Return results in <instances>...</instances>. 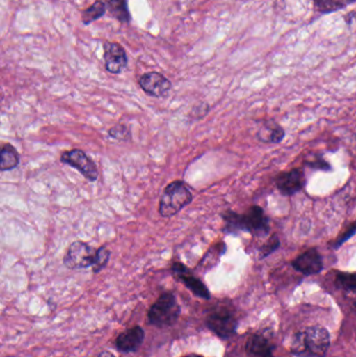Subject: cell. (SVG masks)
Instances as JSON below:
<instances>
[{
    "label": "cell",
    "instance_id": "cell-1",
    "mask_svg": "<svg viewBox=\"0 0 356 357\" xmlns=\"http://www.w3.org/2000/svg\"><path fill=\"white\" fill-rule=\"evenodd\" d=\"M225 221L224 232L236 234L239 232H249L254 234H266L270 230L268 219L264 209L253 206L245 213L238 214L234 211L228 210L222 213Z\"/></svg>",
    "mask_w": 356,
    "mask_h": 357
},
{
    "label": "cell",
    "instance_id": "cell-2",
    "mask_svg": "<svg viewBox=\"0 0 356 357\" xmlns=\"http://www.w3.org/2000/svg\"><path fill=\"white\" fill-rule=\"evenodd\" d=\"M329 344L328 331L321 326H314L296 334L291 352L300 357H325Z\"/></svg>",
    "mask_w": 356,
    "mask_h": 357
},
{
    "label": "cell",
    "instance_id": "cell-3",
    "mask_svg": "<svg viewBox=\"0 0 356 357\" xmlns=\"http://www.w3.org/2000/svg\"><path fill=\"white\" fill-rule=\"evenodd\" d=\"M193 200L191 188L184 181L176 180L168 184L160 198L158 212L162 217L174 216Z\"/></svg>",
    "mask_w": 356,
    "mask_h": 357
},
{
    "label": "cell",
    "instance_id": "cell-4",
    "mask_svg": "<svg viewBox=\"0 0 356 357\" xmlns=\"http://www.w3.org/2000/svg\"><path fill=\"white\" fill-rule=\"evenodd\" d=\"M181 308L172 292L161 294L149 311V322L157 327H168L176 323Z\"/></svg>",
    "mask_w": 356,
    "mask_h": 357
},
{
    "label": "cell",
    "instance_id": "cell-5",
    "mask_svg": "<svg viewBox=\"0 0 356 357\" xmlns=\"http://www.w3.org/2000/svg\"><path fill=\"white\" fill-rule=\"evenodd\" d=\"M97 248L87 242L76 240L70 244L64 255V265L70 269H87L92 267L97 257Z\"/></svg>",
    "mask_w": 356,
    "mask_h": 357
},
{
    "label": "cell",
    "instance_id": "cell-6",
    "mask_svg": "<svg viewBox=\"0 0 356 357\" xmlns=\"http://www.w3.org/2000/svg\"><path fill=\"white\" fill-rule=\"evenodd\" d=\"M61 161L68 166L78 169L88 181L95 182L99 179V169L95 161L84 152L74 148L61 154Z\"/></svg>",
    "mask_w": 356,
    "mask_h": 357
},
{
    "label": "cell",
    "instance_id": "cell-7",
    "mask_svg": "<svg viewBox=\"0 0 356 357\" xmlns=\"http://www.w3.org/2000/svg\"><path fill=\"white\" fill-rule=\"evenodd\" d=\"M207 326L216 335L228 338L236 330L237 321L234 315L228 309L218 308L208 315Z\"/></svg>",
    "mask_w": 356,
    "mask_h": 357
},
{
    "label": "cell",
    "instance_id": "cell-8",
    "mask_svg": "<svg viewBox=\"0 0 356 357\" xmlns=\"http://www.w3.org/2000/svg\"><path fill=\"white\" fill-rule=\"evenodd\" d=\"M139 86L149 95L153 97H162L172 89V81L162 73L151 71L141 75Z\"/></svg>",
    "mask_w": 356,
    "mask_h": 357
},
{
    "label": "cell",
    "instance_id": "cell-9",
    "mask_svg": "<svg viewBox=\"0 0 356 357\" xmlns=\"http://www.w3.org/2000/svg\"><path fill=\"white\" fill-rule=\"evenodd\" d=\"M104 60L107 71L113 74L122 72L128 66V56L126 50L116 42H105L104 44Z\"/></svg>",
    "mask_w": 356,
    "mask_h": 357
},
{
    "label": "cell",
    "instance_id": "cell-10",
    "mask_svg": "<svg viewBox=\"0 0 356 357\" xmlns=\"http://www.w3.org/2000/svg\"><path fill=\"white\" fill-rule=\"evenodd\" d=\"M275 183L283 196H293L303 189L306 184V177L303 170L295 168L277 175Z\"/></svg>",
    "mask_w": 356,
    "mask_h": 357
},
{
    "label": "cell",
    "instance_id": "cell-11",
    "mask_svg": "<svg viewBox=\"0 0 356 357\" xmlns=\"http://www.w3.org/2000/svg\"><path fill=\"white\" fill-rule=\"evenodd\" d=\"M172 273L177 276L180 281L183 282L185 286L199 298L209 300L210 292L205 284L191 273V271L180 262H174L172 267Z\"/></svg>",
    "mask_w": 356,
    "mask_h": 357
},
{
    "label": "cell",
    "instance_id": "cell-12",
    "mask_svg": "<svg viewBox=\"0 0 356 357\" xmlns=\"http://www.w3.org/2000/svg\"><path fill=\"white\" fill-rule=\"evenodd\" d=\"M293 269L303 275H316L323 269V259L316 248L305 251L291 262Z\"/></svg>",
    "mask_w": 356,
    "mask_h": 357
},
{
    "label": "cell",
    "instance_id": "cell-13",
    "mask_svg": "<svg viewBox=\"0 0 356 357\" xmlns=\"http://www.w3.org/2000/svg\"><path fill=\"white\" fill-rule=\"evenodd\" d=\"M143 340H145V330L136 326L120 333L116 338L115 344L122 352H133L141 346Z\"/></svg>",
    "mask_w": 356,
    "mask_h": 357
},
{
    "label": "cell",
    "instance_id": "cell-14",
    "mask_svg": "<svg viewBox=\"0 0 356 357\" xmlns=\"http://www.w3.org/2000/svg\"><path fill=\"white\" fill-rule=\"evenodd\" d=\"M245 350L249 357H274L272 344L262 334H254L248 340Z\"/></svg>",
    "mask_w": 356,
    "mask_h": 357
},
{
    "label": "cell",
    "instance_id": "cell-15",
    "mask_svg": "<svg viewBox=\"0 0 356 357\" xmlns=\"http://www.w3.org/2000/svg\"><path fill=\"white\" fill-rule=\"evenodd\" d=\"M20 163V154L11 143L3 144L0 152V170L8 171L16 168Z\"/></svg>",
    "mask_w": 356,
    "mask_h": 357
},
{
    "label": "cell",
    "instance_id": "cell-16",
    "mask_svg": "<svg viewBox=\"0 0 356 357\" xmlns=\"http://www.w3.org/2000/svg\"><path fill=\"white\" fill-rule=\"evenodd\" d=\"M106 4L110 16L122 23H129L131 21L130 10L127 0H102Z\"/></svg>",
    "mask_w": 356,
    "mask_h": 357
},
{
    "label": "cell",
    "instance_id": "cell-17",
    "mask_svg": "<svg viewBox=\"0 0 356 357\" xmlns=\"http://www.w3.org/2000/svg\"><path fill=\"white\" fill-rule=\"evenodd\" d=\"M284 136V129L276 123H268L264 125L258 133V138L261 141L272 142V143H280Z\"/></svg>",
    "mask_w": 356,
    "mask_h": 357
},
{
    "label": "cell",
    "instance_id": "cell-18",
    "mask_svg": "<svg viewBox=\"0 0 356 357\" xmlns=\"http://www.w3.org/2000/svg\"><path fill=\"white\" fill-rule=\"evenodd\" d=\"M107 13V8L106 4L102 0H97L92 6H89L88 8L82 13V21L85 25H89L91 22L99 20V18L104 16Z\"/></svg>",
    "mask_w": 356,
    "mask_h": 357
},
{
    "label": "cell",
    "instance_id": "cell-19",
    "mask_svg": "<svg viewBox=\"0 0 356 357\" xmlns=\"http://www.w3.org/2000/svg\"><path fill=\"white\" fill-rule=\"evenodd\" d=\"M316 10L322 13H331L346 8L356 0H312Z\"/></svg>",
    "mask_w": 356,
    "mask_h": 357
},
{
    "label": "cell",
    "instance_id": "cell-20",
    "mask_svg": "<svg viewBox=\"0 0 356 357\" xmlns=\"http://www.w3.org/2000/svg\"><path fill=\"white\" fill-rule=\"evenodd\" d=\"M111 257V251L106 246H102L97 248V257H95V263L92 265V271L95 273H99L104 267H107Z\"/></svg>",
    "mask_w": 356,
    "mask_h": 357
},
{
    "label": "cell",
    "instance_id": "cell-21",
    "mask_svg": "<svg viewBox=\"0 0 356 357\" xmlns=\"http://www.w3.org/2000/svg\"><path fill=\"white\" fill-rule=\"evenodd\" d=\"M337 284L348 292H356V273H339L337 275Z\"/></svg>",
    "mask_w": 356,
    "mask_h": 357
},
{
    "label": "cell",
    "instance_id": "cell-22",
    "mask_svg": "<svg viewBox=\"0 0 356 357\" xmlns=\"http://www.w3.org/2000/svg\"><path fill=\"white\" fill-rule=\"evenodd\" d=\"M109 136L113 139L120 140V141H128L132 137V133H131V129H129L128 125L118 123V125H114L109 129Z\"/></svg>",
    "mask_w": 356,
    "mask_h": 357
},
{
    "label": "cell",
    "instance_id": "cell-23",
    "mask_svg": "<svg viewBox=\"0 0 356 357\" xmlns=\"http://www.w3.org/2000/svg\"><path fill=\"white\" fill-rule=\"evenodd\" d=\"M280 246V240L277 237V235L270 237L266 244H262L261 248H259V258H266L270 256L275 251L278 250Z\"/></svg>",
    "mask_w": 356,
    "mask_h": 357
},
{
    "label": "cell",
    "instance_id": "cell-24",
    "mask_svg": "<svg viewBox=\"0 0 356 357\" xmlns=\"http://www.w3.org/2000/svg\"><path fill=\"white\" fill-rule=\"evenodd\" d=\"M356 234V221L355 223H351V225L348 227V229L337 238V241L333 244V248H339L345 244L347 240H349L352 236L355 235Z\"/></svg>",
    "mask_w": 356,
    "mask_h": 357
},
{
    "label": "cell",
    "instance_id": "cell-25",
    "mask_svg": "<svg viewBox=\"0 0 356 357\" xmlns=\"http://www.w3.org/2000/svg\"><path fill=\"white\" fill-rule=\"evenodd\" d=\"M305 164L307 166L314 169H320V170L329 171L331 169V165L327 161H325L322 157L316 156L312 160H306Z\"/></svg>",
    "mask_w": 356,
    "mask_h": 357
},
{
    "label": "cell",
    "instance_id": "cell-26",
    "mask_svg": "<svg viewBox=\"0 0 356 357\" xmlns=\"http://www.w3.org/2000/svg\"><path fill=\"white\" fill-rule=\"evenodd\" d=\"M99 357H115V356H114V355H112L111 353L104 352V353H102V354L99 355Z\"/></svg>",
    "mask_w": 356,
    "mask_h": 357
},
{
    "label": "cell",
    "instance_id": "cell-27",
    "mask_svg": "<svg viewBox=\"0 0 356 357\" xmlns=\"http://www.w3.org/2000/svg\"><path fill=\"white\" fill-rule=\"evenodd\" d=\"M185 357H203V356H201V355H197V354H189Z\"/></svg>",
    "mask_w": 356,
    "mask_h": 357
}]
</instances>
